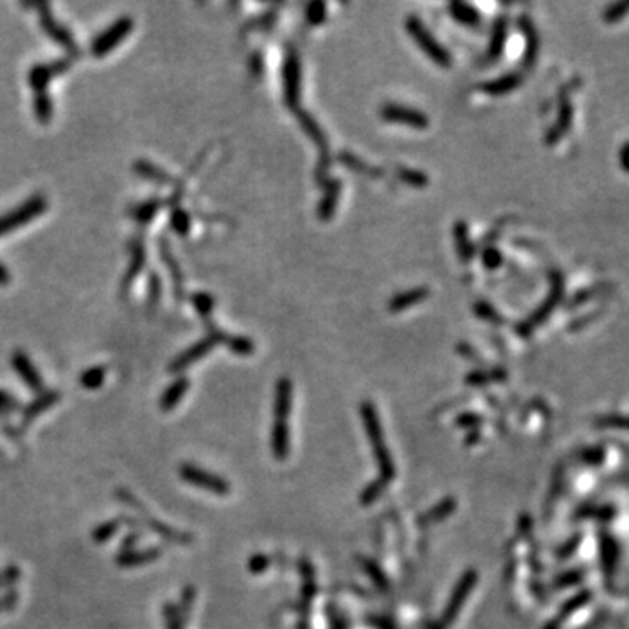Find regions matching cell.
I'll return each mask as SVG.
<instances>
[{
	"label": "cell",
	"instance_id": "cell-7",
	"mask_svg": "<svg viewBox=\"0 0 629 629\" xmlns=\"http://www.w3.org/2000/svg\"><path fill=\"white\" fill-rule=\"evenodd\" d=\"M35 8L38 9L41 27H43V30L46 32L47 37H51L54 43L60 44V46H62L63 49L70 54V56H73V58L79 56L81 51H79V47H77L76 38H73V35L70 34V32L67 30V28L63 27L60 21H56V19L53 18V14H51V11H49V5L43 4V5H35Z\"/></svg>",
	"mask_w": 629,
	"mask_h": 629
},
{
	"label": "cell",
	"instance_id": "cell-24",
	"mask_svg": "<svg viewBox=\"0 0 629 629\" xmlns=\"http://www.w3.org/2000/svg\"><path fill=\"white\" fill-rule=\"evenodd\" d=\"M426 296H428V288H425V287L413 288V290H409V292H402V294H399V296H396L390 301V310L402 311V310H406V308H409V306H413V304L423 301Z\"/></svg>",
	"mask_w": 629,
	"mask_h": 629
},
{
	"label": "cell",
	"instance_id": "cell-34",
	"mask_svg": "<svg viewBox=\"0 0 629 629\" xmlns=\"http://www.w3.org/2000/svg\"><path fill=\"white\" fill-rule=\"evenodd\" d=\"M161 258L163 261L168 264L170 273H172L173 277V284H175V290H176V297H181V292L184 290V280H182V273L181 269L176 268V262L173 259V255L170 253V247H166L165 242H161Z\"/></svg>",
	"mask_w": 629,
	"mask_h": 629
},
{
	"label": "cell",
	"instance_id": "cell-47",
	"mask_svg": "<svg viewBox=\"0 0 629 629\" xmlns=\"http://www.w3.org/2000/svg\"><path fill=\"white\" fill-rule=\"evenodd\" d=\"M629 9V2H619V4H612L610 8L606 9L605 19L606 21H617L622 16L626 14V11Z\"/></svg>",
	"mask_w": 629,
	"mask_h": 629
},
{
	"label": "cell",
	"instance_id": "cell-35",
	"mask_svg": "<svg viewBox=\"0 0 629 629\" xmlns=\"http://www.w3.org/2000/svg\"><path fill=\"white\" fill-rule=\"evenodd\" d=\"M521 25H523V30H525V34H526V41H528V49H526L525 63H526V65H529V63L535 62V54H537V47H538L537 43H538V41H537V35H535L534 25L529 23L528 19L523 18L521 19Z\"/></svg>",
	"mask_w": 629,
	"mask_h": 629
},
{
	"label": "cell",
	"instance_id": "cell-37",
	"mask_svg": "<svg viewBox=\"0 0 629 629\" xmlns=\"http://www.w3.org/2000/svg\"><path fill=\"white\" fill-rule=\"evenodd\" d=\"M163 619H165L166 629H184V619L179 612V606L173 603H166L163 606Z\"/></svg>",
	"mask_w": 629,
	"mask_h": 629
},
{
	"label": "cell",
	"instance_id": "cell-2",
	"mask_svg": "<svg viewBox=\"0 0 629 629\" xmlns=\"http://www.w3.org/2000/svg\"><path fill=\"white\" fill-rule=\"evenodd\" d=\"M47 208V200L43 194H35L34 198L27 200L25 203L19 205L14 210L8 214L0 215V236L11 233V231L19 229V227L27 226L30 220L37 219L38 215H43Z\"/></svg>",
	"mask_w": 629,
	"mask_h": 629
},
{
	"label": "cell",
	"instance_id": "cell-50",
	"mask_svg": "<svg viewBox=\"0 0 629 629\" xmlns=\"http://www.w3.org/2000/svg\"><path fill=\"white\" fill-rule=\"evenodd\" d=\"M483 261H484V266H486L488 269H495V268H499L500 262H502V255L499 253V250L488 249L483 255Z\"/></svg>",
	"mask_w": 629,
	"mask_h": 629
},
{
	"label": "cell",
	"instance_id": "cell-4",
	"mask_svg": "<svg viewBox=\"0 0 629 629\" xmlns=\"http://www.w3.org/2000/svg\"><path fill=\"white\" fill-rule=\"evenodd\" d=\"M131 30H133V19L130 16L119 18L93 41L91 54L95 58H104L105 54H108L119 46L123 43V38H126L131 34Z\"/></svg>",
	"mask_w": 629,
	"mask_h": 629
},
{
	"label": "cell",
	"instance_id": "cell-17",
	"mask_svg": "<svg viewBox=\"0 0 629 629\" xmlns=\"http://www.w3.org/2000/svg\"><path fill=\"white\" fill-rule=\"evenodd\" d=\"M301 89V65L296 53H292L285 65V98L290 107H297Z\"/></svg>",
	"mask_w": 629,
	"mask_h": 629
},
{
	"label": "cell",
	"instance_id": "cell-52",
	"mask_svg": "<svg viewBox=\"0 0 629 629\" xmlns=\"http://www.w3.org/2000/svg\"><path fill=\"white\" fill-rule=\"evenodd\" d=\"M140 538H142V535L137 534V531L128 534L126 537L123 538V542H121V551H130V549H133V545H137V542H139Z\"/></svg>",
	"mask_w": 629,
	"mask_h": 629
},
{
	"label": "cell",
	"instance_id": "cell-33",
	"mask_svg": "<svg viewBox=\"0 0 629 629\" xmlns=\"http://www.w3.org/2000/svg\"><path fill=\"white\" fill-rule=\"evenodd\" d=\"M570 121H572V105H570L567 100H564L563 104H561L560 119H558L556 126H554V130L551 131V133H549V137H547L549 144L556 142V140L560 139L561 135H563L564 131L568 130V124H570Z\"/></svg>",
	"mask_w": 629,
	"mask_h": 629
},
{
	"label": "cell",
	"instance_id": "cell-10",
	"mask_svg": "<svg viewBox=\"0 0 629 629\" xmlns=\"http://www.w3.org/2000/svg\"><path fill=\"white\" fill-rule=\"evenodd\" d=\"M476 580H477V575L474 572L465 573L464 579H461L460 582H458V586L455 587L453 596H451V602H449L448 606H446L444 614H442V619L439 621V624L435 626V629H446L449 624H451V622L455 621V619H457L458 612H460V608L464 606L465 599H467L468 593H470L472 586H474Z\"/></svg>",
	"mask_w": 629,
	"mask_h": 629
},
{
	"label": "cell",
	"instance_id": "cell-3",
	"mask_svg": "<svg viewBox=\"0 0 629 629\" xmlns=\"http://www.w3.org/2000/svg\"><path fill=\"white\" fill-rule=\"evenodd\" d=\"M362 418H364L365 428H367V432H369V439H371L374 455H376L378 461H380L381 474H383L385 479H393V474H396V470H393V464H391L390 455H388L387 448H385L383 432H381L380 422H378L376 411H374V407H372L369 402L362 404Z\"/></svg>",
	"mask_w": 629,
	"mask_h": 629
},
{
	"label": "cell",
	"instance_id": "cell-28",
	"mask_svg": "<svg viewBox=\"0 0 629 629\" xmlns=\"http://www.w3.org/2000/svg\"><path fill=\"white\" fill-rule=\"evenodd\" d=\"M505 34H507V23L505 19L500 18L496 21L495 28H493V35H491V43H490V49H488V58L490 60H496L500 56L503 49V44H505Z\"/></svg>",
	"mask_w": 629,
	"mask_h": 629
},
{
	"label": "cell",
	"instance_id": "cell-23",
	"mask_svg": "<svg viewBox=\"0 0 629 629\" xmlns=\"http://www.w3.org/2000/svg\"><path fill=\"white\" fill-rule=\"evenodd\" d=\"M273 455L277 460H285L288 455V428L284 422H275L271 435Z\"/></svg>",
	"mask_w": 629,
	"mask_h": 629
},
{
	"label": "cell",
	"instance_id": "cell-49",
	"mask_svg": "<svg viewBox=\"0 0 629 629\" xmlns=\"http://www.w3.org/2000/svg\"><path fill=\"white\" fill-rule=\"evenodd\" d=\"M159 294H161V282H159V277L157 275H150L149 280V304L152 306L154 303H157L159 299Z\"/></svg>",
	"mask_w": 629,
	"mask_h": 629
},
{
	"label": "cell",
	"instance_id": "cell-20",
	"mask_svg": "<svg viewBox=\"0 0 629 629\" xmlns=\"http://www.w3.org/2000/svg\"><path fill=\"white\" fill-rule=\"evenodd\" d=\"M189 388V380L185 376L176 378L165 391H163L161 399H159V407H161L163 413H170L176 407V404L181 402L184 399L185 391Z\"/></svg>",
	"mask_w": 629,
	"mask_h": 629
},
{
	"label": "cell",
	"instance_id": "cell-45",
	"mask_svg": "<svg viewBox=\"0 0 629 629\" xmlns=\"http://www.w3.org/2000/svg\"><path fill=\"white\" fill-rule=\"evenodd\" d=\"M341 161L343 163H346V165L350 166V168H355V170H358V172H364V173H369V175H381V172H371V166H367L365 165V163H362L361 159H358V157H355V156H352V154H343L341 156Z\"/></svg>",
	"mask_w": 629,
	"mask_h": 629
},
{
	"label": "cell",
	"instance_id": "cell-8",
	"mask_svg": "<svg viewBox=\"0 0 629 629\" xmlns=\"http://www.w3.org/2000/svg\"><path fill=\"white\" fill-rule=\"evenodd\" d=\"M179 474H181L182 479L185 483L192 484V486L203 488L205 491H210L214 495H227L229 493V483L222 477L215 476L211 472L203 470L200 467H194L191 464H184L181 468H179Z\"/></svg>",
	"mask_w": 629,
	"mask_h": 629
},
{
	"label": "cell",
	"instance_id": "cell-32",
	"mask_svg": "<svg viewBox=\"0 0 629 629\" xmlns=\"http://www.w3.org/2000/svg\"><path fill=\"white\" fill-rule=\"evenodd\" d=\"M121 525H123L121 519H111V521H105L102 523V525H98L93 529L91 534L93 542H95V544H105V542L111 540V538L119 531Z\"/></svg>",
	"mask_w": 629,
	"mask_h": 629
},
{
	"label": "cell",
	"instance_id": "cell-21",
	"mask_svg": "<svg viewBox=\"0 0 629 629\" xmlns=\"http://www.w3.org/2000/svg\"><path fill=\"white\" fill-rule=\"evenodd\" d=\"M290 391L292 385L287 378L278 381L277 397H275V422H284L290 413Z\"/></svg>",
	"mask_w": 629,
	"mask_h": 629
},
{
	"label": "cell",
	"instance_id": "cell-27",
	"mask_svg": "<svg viewBox=\"0 0 629 629\" xmlns=\"http://www.w3.org/2000/svg\"><path fill=\"white\" fill-rule=\"evenodd\" d=\"M159 208H161V201L147 200V201H144V203L133 207V210H131V217H133V219L139 224L146 226V224H149L150 220L156 217V214L159 211Z\"/></svg>",
	"mask_w": 629,
	"mask_h": 629
},
{
	"label": "cell",
	"instance_id": "cell-46",
	"mask_svg": "<svg viewBox=\"0 0 629 629\" xmlns=\"http://www.w3.org/2000/svg\"><path fill=\"white\" fill-rule=\"evenodd\" d=\"M308 19H310L311 23H320L323 18H325V4L322 2H313V4L308 5Z\"/></svg>",
	"mask_w": 629,
	"mask_h": 629
},
{
	"label": "cell",
	"instance_id": "cell-36",
	"mask_svg": "<svg viewBox=\"0 0 629 629\" xmlns=\"http://www.w3.org/2000/svg\"><path fill=\"white\" fill-rule=\"evenodd\" d=\"M170 222H172V229L175 231L176 234H181V236H185L191 229V217H189L187 211L184 208H175L172 211V217H170Z\"/></svg>",
	"mask_w": 629,
	"mask_h": 629
},
{
	"label": "cell",
	"instance_id": "cell-18",
	"mask_svg": "<svg viewBox=\"0 0 629 629\" xmlns=\"http://www.w3.org/2000/svg\"><path fill=\"white\" fill-rule=\"evenodd\" d=\"M130 268H128L126 275L123 278V284H121V294H126L130 290L131 284L135 282V278L139 277L140 273H142L144 264H146V249H144L142 240H133L130 243Z\"/></svg>",
	"mask_w": 629,
	"mask_h": 629
},
{
	"label": "cell",
	"instance_id": "cell-13",
	"mask_svg": "<svg viewBox=\"0 0 629 629\" xmlns=\"http://www.w3.org/2000/svg\"><path fill=\"white\" fill-rule=\"evenodd\" d=\"M11 362H12V367H14L16 372L19 374V378L23 380V383L27 385L28 388H32L34 391H38V393H41L44 388L43 376L38 374L37 367H35L34 362L30 361V357H28L27 353L16 352L14 355H12Z\"/></svg>",
	"mask_w": 629,
	"mask_h": 629
},
{
	"label": "cell",
	"instance_id": "cell-29",
	"mask_svg": "<svg viewBox=\"0 0 629 629\" xmlns=\"http://www.w3.org/2000/svg\"><path fill=\"white\" fill-rule=\"evenodd\" d=\"M105 376H107V369L104 365H95V367L86 369L79 378L81 387H84L86 390H96L104 385Z\"/></svg>",
	"mask_w": 629,
	"mask_h": 629
},
{
	"label": "cell",
	"instance_id": "cell-12",
	"mask_svg": "<svg viewBox=\"0 0 629 629\" xmlns=\"http://www.w3.org/2000/svg\"><path fill=\"white\" fill-rule=\"evenodd\" d=\"M381 115L388 121H396V123H406L415 128H426L428 126V117L423 112L415 111L411 107H404V105L397 104H388L381 108Z\"/></svg>",
	"mask_w": 629,
	"mask_h": 629
},
{
	"label": "cell",
	"instance_id": "cell-15",
	"mask_svg": "<svg viewBox=\"0 0 629 629\" xmlns=\"http://www.w3.org/2000/svg\"><path fill=\"white\" fill-rule=\"evenodd\" d=\"M62 399V393L58 390H46L41 391L34 400H32L28 406L23 407V415H21V420H23V426L30 425L37 416H41L43 413L49 411L51 407L54 406L56 402H60Z\"/></svg>",
	"mask_w": 629,
	"mask_h": 629
},
{
	"label": "cell",
	"instance_id": "cell-11",
	"mask_svg": "<svg viewBox=\"0 0 629 629\" xmlns=\"http://www.w3.org/2000/svg\"><path fill=\"white\" fill-rule=\"evenodd\" d=\"M21 579V572L16 564H8L4 572L0 573V586L4 587V595L0 598V608L5 612H11L16 608L18 603V584Z\"/></svg>",
	"mask_w": 629,
	"mask_h": 629
},
{
	"label": "cell",
	"instance_id": "cell-44",
	"mask_svg": "<svg viewBox=\"0 0 629 629\" xmlns=\"http://www.w3.org/2000/svg\"><path fill=\"white\" fill-rule=\"evenodd\" d=\"M19 407V400L14 399L12 396H9L8 391L0 390V416L8 415V413H12Z\"/></svg>",
	"mask_w": 629,
	"mask_h": 629
},
{
	"label": "cell",
	"instance_id": "cell-14",
	"mask_svg": "<svg viewBox=\"0 0 629 629\" xmlns=\"http://www.w3.org/2000/svg\"><path fill=\"white\" fill-rule=\"evenodd\" d=\"M551 278H553V280H551V284H553V287H551V296H549V299L535 311L534 317H529V319L526 320L525 325L521 327L523 332H528V330L534 329L537 323H540L542 320L547 319L549 314H551V311H553L554 304L561 299V294H563V282H561V277L558 273H553Z\"/></svg>",
	"mask_w": 629,
	"mask_h": 629
},
{
	"label": "cell",
	"instance_id": "cell-43",
	"mask_svg": "<svg viewBox=\"0 0 629 629\" xmlns=\"http://www.w3.org/2000/svg\"><path fill=\"white\" fill-rule=\"evenodd\" d=\"M399 176H400V179H402L404 182H407V184L416 185V187H420V185H426V182H428V179H426L425 173L416 172V170H404V168H400V170H399Z\"/></svg>",
	"mask_w": 629,
	"mask_h": 629
},
{
	"label": "cell",
	"instance_id": "cell-16",
	"mask_svg": "<svg viewBox=\"0 0 629 629\" xmlns=\"http://www.w3.org/2000/svg\"><path fill=\"white\" fill-rule=\"evenodd\" d=\"M163 556V551L159 547H150V549H130V551H119V554L115 556V564L121 568H135V567H144L157 561Z\"/></svg>",
	"mask_w": 629,
	"mask_h": 629
},
{
	"label": "cell",
	"instance_id": "cell-30",
	"mask_svg": "<svg viewBox=\"0 0 629 629\" xmlns=\"http://www.w3.org/2000/svg\"><path fill=\"white\" fill-rule=\"evenodd\" d=\"M34 112L38 123H49L53 117V102L47 93H35L34 95Z\"/></svg>",
	"mask_w": 629,
	"mask_h": 629
},
{
	"label": "cell",
	"instance_id": "cell-9",
	"mask_svg": "<svg viewBox=\"0 0 629 629\" xmlns=\"http://www.w3.org/2000/svg\"><path fill=\"white\" fill-rule=\"evenodd\" d=\"M70 65H72V62L69 58H63V60H56V62L37 63V65L32 67L30 73H28V84L34 89V95L35 93H47L51 79L65 73L70 69Z\"/></svg>",
	"mask_w": 629,
	"mask_h": 629
},
{
	"label": "cell",
	"instance_id": "cell-51",
	"mask_svg": "<svg viewBox=\"0 0 629 629\" xmlns=\"http://www.w3.org/2000/svg\"><path fill=\"white\" fill-rule=\"evenodd\" d=\"M476 311H477V313L481 314V317H483V319H490V320H499V314H496V311L493 310V308H491L490 304H486V303H481V304H477Z\"/></svg>",
	"mask_w": 629,
	"mask_h": 629
},
{
	"label": "cell",
	"instance_id": "cell-54",
	"mask_svg": "<svg viewBox=\"0 0 629 629\" xmlns=\"http://www.w3.org/2000/svg\"><path fill=\"white\" fill-rule=\"evenodd\" d=\"M9 284H11V273H9V269L0 262V287H5V285Z\"/></svg>",
	"mask_w": 629,
	"mask_h": 629
},
{
	"label": "cell",
	"instance_id": "cell-6",
	"mask_svg": "<svg viewBox=\"0 0 629 629\" xmlns=\"http://www.w3.org/2000/svg\"><path fill=\"white\" fill-rule=\"evenodd\" d=\"M407 30L409 34L415 37L416 43L422 46V49L428 54L434 62H437L439 65L448 67L451 63V56H449L448 51L441 46V44L432 37L428 30H426L425 25L422 23V19H418L416 16H409L407 18Z\"/></svg>",
	"mask_w": 629,
	"mask_h": 629
},
{
	"label": "cell",
	"instance_id": "cell-48",
	"mask_svg": "<svg viewBox=\"0 0 629 629\" xmlns=\"http://www.w3.org/2000/svg\"><path fill=\"white\" fill-rule=\"evenodd\" d=\"M381 491H383V481H376V483H372L371 486L364 491V495H362V503L369 505L372 500H376L378 496L381 495Z\"/></svg>",
	"mask_w": 629,
	"mask_h": 629
},
{
	"label": "cell",
	"instance_id": "cell-56",
	"mask_svg": "<svg viewBox=\"0 0 629 629\" xmlns=\"http://www.w3.org/2000/svg\"><path fill=\"white\" fill-rule=\"evenodd\" d=\"M0 610H2V608H0Z\"/></svg>",
	"mask_w": 629,
	"mask_h": 629
},
{
	"label": "cell",
	"instance_id": "cell-41",
	"mask_svg": "<svg viewBox=\"0 0 629 629\" xmlns=\"http://www.w3.org/2000/svg\"><path fill=\"white\" fill-rule=\"evenodd\" d=\"M181 599H182V603H181V608H179V612H181L182 619L185 621V619L189 617V614H191L192 605H194V599H196L194 587H192V586L185 587L184 591H182V595H181Z\"/></svg>",
	"mask_w": 629,
	"mask_h": 629
},
{
	"label": "cell",
	"instance_id": "cell-42",
	"mask_svg": "<svg viewBox=\"0 0 629 629\" xmlns=\"http://www.w3.org/2000/svg\"><path fill=\"white\" fill-rule=\"evenodd\" d=\"M227 346L231 348L233 353H238V355H250L253 352V345L252 341H249L247 338H227Z\"/></svg>",
	"mask_w": 629,
	"mask_h": 629
},
{
	"label": "cell",
	"instance_id": "cell-26",
	"mask_svg": "<svg viewBox=\"0 0 629 629\" xmlns=\"http://www.w3.org/2000/svg\"><path fill=\"white\" fill-rule=\"evenodd\" d=\"M449 9H451L453 18L457 19V21H460V23L470 25V27L481 23V16L479 12H477V9L472 8L467 2H453V4L449 5Z\"/></svg>",
	"mask_w": 629,
	"mask_h": 629
},
{
	"label": "cell",
	"instance_id": "cell-53",
	"mask_svg": "<svg viewBox=\"0 0 629 629\" xmlns=\"http://www.w3.org/2000/svg\"><path fill=\"white\" fill-rule=\"evenodd\" d=\"M268 558H264V556H258V558H253L252 561H250V570H252V572H261L262 568H266L268 567Z\"/></svg>",
	"mask_w": 629,
	"mask_h": 629
},
{
	"label": "cell",
	"instance_id": "cell-55",
	"mask_svg": "<svg viewBox=\"0 0 629 629\" xmlns=\"http://www.w3.org/2000/svg\"><path fill=\"white\" fill-rule=\"evenodd\" d=\"M621 165L624 166L626 172H629V142L621 150Z\"/></svg>",
	"mask_w": 629,
	"mask_h": 629
},
{
	"label": "cell",
	"instance_id": "cell-40",
	"mask_svg": "<svg viewBox=\"0 0 629 629\" xmlns=\"http://www.w3.org/2000/svg\"><path fill=\"white\" fill-rule=\"evenodd\" d=\"M192 304H194L196 311H198L203 319H208V314L211 313V308H214V299H211L208 294L200 292V294H194V296H192Z\"/></svg>",
	"mask_w": 629,
	"mask_h": 629
},
{
	"label": "cell",
	"instance_id": "cell-5",
	"mask_svg": "<svg viewBox=\"0 0 629 629\" xmlns=\"http://www.w3.org/2000/svg\"><path fill=\"white\" fill-rule=\"evenodd\" d=\"M220 341H227L226 334L220 332L219 329H215L214 325H210V334H208L207 338L194 343V345L189 346L184 353H181L179 357H175V361L170 365V372H182L184 369H187L189 365H192L194 362L203 358L207 353H210L211 348Z\"/></svg>",
	"mask_w": 629,
	"mask_h": 629
},
{
	"label": "cell",
	"instance_id": "cell-22",
	"mask_svg": "<svg viewBox=\"0 0 629 629\" xmlns=\"http://www.w3.org/2000/svg\"><path fill=\"white\" fill-rule=\"evenodd\" d=\"M133 168L140 176H144V179H147V181L150 182H156V184L159 185H168L170 182H172V176H170L165 170H161L157 165H154V163L147 161V159H139V161L133 165Z\"/></svg>",
	"mask_w": 629,
	"mask_h": 629
},
{
	"label": "cell",
	"instance_id": "cell-31",
	"mask_svg": "<svg viewBox=\"0 0 629 629\" xmlns=\"http://www.w3.org/2000/svg\"><path fill=\"white\" fill-rule=\"evenodd\" d=\"M338 196H339V182H330L327 185V192L325 198L320 201L319 205V217L320 219H329L332 211L336 210V203H338Z\"/></svg>",
	"mask_w": 629,
	"mask_h": 629
},
{
	"label": "cell",
	"instance_id": "cell-1",
	"mask_svg": "<svg viewBox=\"0 0 629 629\" xmlns=\"http://www.w3.org/2000/svg\"><path fill=\"white\" fill-rule=\"evenodd\" d=\"M115 499H119L124 505H128L130 509H133L135 512L139 514V518L137 519L142 521L144 525H146L147 528L152 531V534H156L157 537H161L163 540L173 542V544H179V545H185L192 542V537L189 534L181 531V529L172 528V526L165 525V523H161L159 519L154 518V516L150 514L149 510L142 505V502H140V500L137 499L131 491L124 490V488H119V490L115 491Z\"/></svg>",
	"mask_w": 629,
	"mask_h": 629
},
{
	"label": "cell",
	"instance_id": "cell-25",
	"mask_svg": "<svg viewBox=\"0 0 629 629\" xmlns=\"http://www.w3.org/2000/svg\"><path fill=\"white\" fill-rule=\"evenodd\" d=\"M519 82H521V77H519L518 73H507V76L499 77L495 81L484 82V84L481 86V89H484L486 93H491V95H503V93H509L514 88H518Z\"/></svg>",
	"mask_w": 629,
	"mask_h": 629
},
{
	"label": "cell",
	"instance_id": "cell-38",
	"mask_svg": "<svg viewBox=\"0 0 629 629\" xmlns=\"http://www.w3.org/2000/svg\"><path fill=\"white\" fill-rule=\"evenodd\" d=\"M455 236H457V245H458V252L464 259H468L472 255V243L468 242L467 236V227H465L464 222H458L457 229H455Z\"/></svg>",
	"mask_w": 629,
	"mask_h": 629
},
{
	"label": "cell",
	"instance_id": "cell-39",
	"mask_svg": "<svg viewBox=\"0 0 629 629\" xmlns=\"http://www.w3.org/2000/svg\"><path fill=\"white\" fill-rule=\"evenodd\" d=\"M453 509H455V502L453 500H448V502H444L442 505H439V507H435V509L430 510L426 516H423L422 525H428V523L439 521V519L444 518V516L449 514V512H451Z\"/></svg>",
	"mask_w": 629,
	"mask_h": 629
},
{
	"label": "cell",
	"instance_id": "cell-19",
	"mask_svg": "<svg viewBox=\"0 0 629 629\" xmlns=\"http://www.w3.org/2000/svg\"><path fill=\"white\" fill-rule=\"evenodd\" d=\"M297 117H299V121H301V124H303V128L304 130L308 131V135H310L311 139L314 140V142H317V146L320 147V150H322V157H323V161L320 163V172L323 173V176H325V172H327V165H329V156H327V142H325V137H323V133H322V130H320V126L317 123H314L313 121V117H311L310 114H306V112H303V111H299L297 112Z\"/></svg>",
	"mask_w": 629,
	"mask_h": 629
}]
</instances>
